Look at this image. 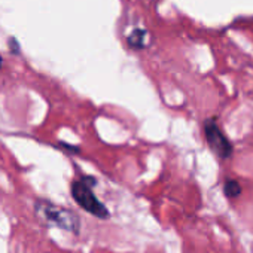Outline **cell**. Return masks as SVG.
<instances>
[{
  "instance_id": "cell-1",
  "label": "cell",
  "mask_w": 253,
  "mask_h": 253,
  "mask_svg": "<svg viewBox=\"0 0 253 253\" xmlns=\"http://www.w3.org/2000/svg\"><path fill=\"white\" fill-rule=\"evenodd\" d=\"M94 185H95V179H92V177H86V179L73 182L72 186H70L72 197L85 211L91 213L95 217L107 219L109 217V210L92 194V186Z\"/></svg>"
},
{
  "instance_id": "cell-2",
  "label": "cell",
  "mask_w": 253,
  "mask_h": 253,
  "mask_svg": "<svg viewBox=\"0 0 253 253\" xmlns=\"http://www.w3.org/2000/svg\"><path fill=\"white\" fill-rule=\"evenodd\" d=\"M36 214L46 223L55 225L69 232L76 234L81 228V220L76 213H73L64 207H58L48 201L36 203Z\"/></svg>"
},
{
  "instance_id": "cell-3",
  "label": "cell",
  "mask_w": 253,
  "mask_h": 253,
  "mask_svg": "<svg viewBox=\"0 0 253 253\" xmlns=\"http://www.w3.org/2000/svg\"><path fill=\"white\" fill-rule=\"evenodd\" d=\"M204 133L210 149L219 158H229L232 155V145L229 143L228 137L222 133L217 124L213 119H207L204 124Z\"/></svg>"
},
{
  "instance_id": "cell-4",
  "label": "cell",
  "mask_w": 253,
  "mask_h": 253,
  "mask_svg": "<svg viewBox=\"0 0 253 253\" xmlns=\"http://www.w3.org/2000/svg\"><path fill=\"white\" fill-rule=\"evenodd\" d=\"M223 191H225V195L229 197V198H234V197H238L241 194V185L237 182V180H226L223 183Z\"/></svg>"
},
{
  "instance_id": "cell-5",
  "label": "cell",
  "mask_w": 253,
  "mask_h": 253,
  "mask_svg": "<svg viewBox=\"0 0 253 253\" xmlns=\"http://www.w3.org/2000/svg\"><path fill=\"white\" fill-rule=\"evenodd\" d=\"M0 67H2V58H0Z\"/></svg>"
}]
</instances>
